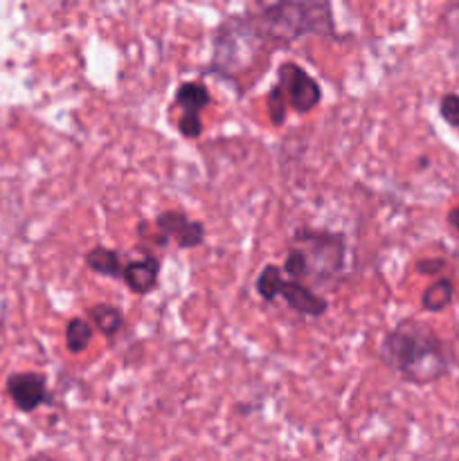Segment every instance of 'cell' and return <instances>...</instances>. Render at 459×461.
Masks as SVG:
<instances>
[{
    "mask_svg": "<svg viewBox=\"0 0 459 461\" xmlns=\"http://www.w3.org/2000/svg\"><path fill=\"white\" fill-rule=\"evenodd\" d=\"M279 297H284V302L292 311H297L302 315H309V318H322L327 313V300L315 295L309 286H304L300 282H284Z\"/></svg>",
    "mask_w": 459,
    "mask_h": 461,
    "instance_id": "cell-8",
    "label": "cell"
},
{
    "mask_svg": "<svg viewBox=\"0 0 459 461\" xmlns=\"http://www.w3.org/2000/svg\"><path fill=\"white\" fill-rule=\"evenodd\" d=\"M286 108H288V102L286 97H284L282 88L274 86L268 95V115L270 120H273V124L279 126L284 120H286Z\"/></svg>",
    "mask_w": 459,
    "mask_h": 461,
    "instance_id": "cell-16",
    "label": "cell"
},
{
    "mask_svg": "<svg viewBox=\"0 0 459 461\" xmlns=\"http://www.w3.org/2000/svg\"><path fill=\"white\" fill-rule=\"evenodd\" d=\"M282 284H284L282 268H277V266H266V268L259 273V277H256L255 286H256V293H259L261 300L273 302L274 297H279Z\"/></svg>",
    "mask_w": 459,
    "mask_h": 461,
    "instance_id": "cell-14",
    "label": "cell"
},
{
    "mask_svg": "<svg viewBox=\"0 0 459 461\" xmlns=\"http://www.w3.org/2000/svg\"><path fill=\"white\" fill-rule=\"evenodd\" d=\"M439 111L450 126H459V95H444Z\"/></svg>",
    "mask_w": 459,
    "mask_h": 461,
    "instance_id": "cell-18",
    "label": "cell"
},
{
    "mask_svg": "<svg viewBox=\"0 0 459 461\" xmlns=\"http://www.w3.org/2000/svg\"><path fill=\"white\" fill-rule=\"evenodd\" d=\"M212 95L207 90V86L198 84V81H184L178 90H176V104H178L183 111H198L210 106Z\"/></svg>",
    "mask_w": 459,
    "mask_h": 461,
    "instance_id": "cell-10",
    "label": "cell"
},
{
    "mask_svg": "<svg viewBox=\"0 0 459 461\" xmlns=\"http://www.w3.org/2000/svg\"><path fill=\"white\" fill-rule=\"evenodd\" d=\"M158 275H160V261L156 257H142V259L129 261L122 268V279L138 295H147L158 286Z\"/></svg>",
    "mask_w": 459,
    "mask_h": 461,
    "instance_id": "cell-7",
    "label": "cell"
},
{
    "mask_svg": "<svg viewBox=\"0 0 459 461\" xmlns=\"http://www.w3.org/2000/svg\"><path fill=\"white\" fill-rule=\"evenodd\" d=\"M295 246L300 248L306 259L309 277L322 282H331L338 277L345 264V239L333 232H310L302 230L295 237Z\"/></svg>",
    "mask_w": 459,
    "mask_h": 461,
    "instance_id": "cell-3",
    "label": "cell"
},
{
    "mask_svg": "<svg viewBox=\"0 0 459 461\" xmlns=\"http://www.w3.org/2000/svg\"><path fill=\"white\" fill-rule=\"evenodd\" d=\"M266 34L274 41H295L302 34H324L333 30L327 0H297L277 3L264 14Z\"/></svg>",
    "mask_w": 459,
    "mask_h": 461,
    "instance_id": "cell-2",
    "label": "cell"
},
{
    "mask_svg": "<svg viewBox=\"0 0 459 461\" xmlns=\"http://www.w3.org/2000/svg\"><path fill=\"white\" fill-rule=\"evenodd\" d=\"M156 230L162 234V241H176V246L196 248L205 239V228L201 221H192L183 212H162L156 216Z\"/></svg>",
    "mask_w": 459,
    "mask_h": 461,
    "instance_id": "cell-5",
    "label": "cell"
},
{
    "mask_svg": "<svg viewBox=\"0 0 459 461\" xmlns=\"http://www.w3.org/2000/svg\"><path fill=\"white\" fill-rule=\"evenodd\" d=\"M178 131L184 135V138H201L202 133V122H201V113L198 111H183L178 120Z\"/></svg>",
    "mask_w": 459,
    "mask_h": 461,
    "instance_id": "cell-17",
    "label": "cell"
},
{
    "mask_svg": "<svg viewBox=\"0 0 459 461\" xmlns=\"http://www.w3.org/2000/svg\"><path fill=\"white\" fill-rule=\"evenodd\" d=\"M88 318L93 320L94 327L99 329V333L106 338H112L117 331H120L122 322H124V315L117 306L111 304H94L93 309L88 311Z\"/></svg>",
    "mask_w": 459,
    "mask_h": 461,
    "instance_id": "cell-11",
    "label": "cell"
},
{
    "mask_svg": "<svg viewBox=\"0 0 459 461\" xmlns=\"http://www.w3.org/2000/svg\"><path fill=\"white\" fill-rule=\"evenodd\" d=\"M7 394L21 412H32L48 401V385L40 374H12L7 378Z\"/></svg>",
    "mask_w": 459,
    "mask_h": 461,
    "instance_id": "cell-6",
    "label": "cell"
},
{
    "mask_svg": "<svg viewBox=\"0 0 459 461\" xmlns=\"http://www.w3.org/2000/svg\"><path fill=\"white\" fill-rule=\"evenodd\" d=\"M381 358L392 372L414 385L435 383L448 372L444 342L430 327L414 320H405L387 333L381 345Z\"/></svg>",
    "mask_w": 459,
    "mask_h": 461,
    "instance_id": "cell-1",
    "label": "cell"
},
{
    "mask_svg": "<svg viewBox=\"0 0 459 461\" xmlns=\"http://www.w3.org/2000/svg\"><path fill=\"white\" fill-rule=\"evenodd\" d=\"M86 266H88L93 273L104 275V277H115L122 279V261L120 255L115 250H108V248L99 246L93 248V250L86 252Z\"/></svg>",
    "mask_w": 459,
    "mask_h": 461,
    "instance_id": "cell-9",
    "label": "cell"
},
{
    "mask_svg": "<svg viewBox=\"0 0 459 461\" xmlns=\"http://www.w3.org/2000/svg\"><path fill=\"white\" fill-rule=\"evenodd\" d=\"M284 273L291 279H306L309 277V268H306V259L297 246L288 250L286 259H284Z\"/></svg>",
    "mask_w": 459,
    "mask_h": 461,
    "instance_id": "cell-15",
    "label": "cell"
},
{
    "mask_svg": "<svg viewBox=\"0 0 459 461\" xmlns=\"http://www.w3.org/2000/svg\"><path fill=\"white\" fill-rule=\"evenodd\" d=\"M448 221H450V225H453V228L457 230V232H459V207H454V210L450 212V214H448Z\"/></svg>",
    "mask_w": 459,
    "mask_h": 461,
    "instance_id": "cell-20",
    "label": "cell"
},
{
    "mask_svg": "<svg viewBox=\"0 0 459 461\" xmlns=\"http://www.w3.org/2000/svg\"><path fill=\"white\" fill-rule=\"evenodd\" d=\"M450 300H453V282L450 279H436V282H432L430 286L423 291V309L426 311H441L446 309V306L450 304Z\"/></svg>",
    "mask_w": 459,
    "mask_h": 461,
    "instance_id": "cell-13",
    "label": "cell"
},
{
    "mask_svg": "<svg viewBox=\"0 0 459 461\" xmlns=\"http://www.w3.org/2000/svg\"><path fill=\"white\" fill-rule=\"evenodd\" d=\"M90 340H93V329L84 318H72L66 324V347L70 354H81L88 349Z\"/></svg>",
    "mask_w": 459,
    "mask_h": 461,
    "instance_id": "cell-12",
    "label": "cell"
},
{
    "mask_svg": "<svg viewBox=\"0 0 459 461\" xmlns=\"http://www.w3.org/2000/svg\"><path fill=\"white\" fill-rule=\"evenodd\" d=\"M441 268H444V261H439V259L418 261V266H417L418 273H423V275H432V273H436V270H441Z\"/></svg>",
    "mask_w": 459,
    "mask_h": 461,
    "instance_id": "cell-19",
    "label": "cell"
},
{
    "mask_svg": "<svg viewBox=\"0 0 459 461\" xmlns=\"http://www.w3.org/2000/svg\"><path fill=\"white\" fill-rule=\"evenodd\" d=\"M277 86L282 88L288 106L295 108L297 113H310L322 99V90H320L318 81L295 63H284L279 68Z\"/></svg>",
    "mask_w": 459,
    "mask_h": 461,
    "instance_id": "cell-4",
    "label": "cell"
}]
</instances>
